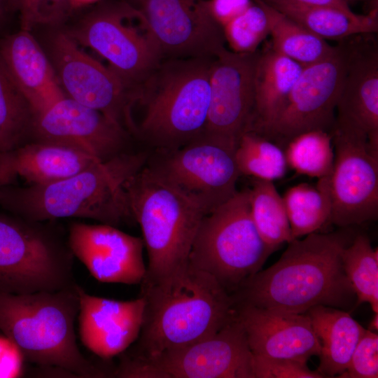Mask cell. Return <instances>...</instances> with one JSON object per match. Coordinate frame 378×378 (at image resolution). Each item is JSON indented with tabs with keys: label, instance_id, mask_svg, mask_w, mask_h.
<instances>
[{
	"label": "cell",
	"instance_id": "obj_19",
	"mask_svg": "<svg viewBox=\"0 0 378 378\" xmlns=\"http://www.w3.org/2000/svg\"><path fill=\"white\" fill-rule=\"evenodd\" d=\"M237 316L253 355L307 363L321 344L307 314L236 305Z\"/></svg>",
	"mask_w": 378,
	"mask_h": 378
},
{
	"label": "cell",
	"instance_id": "obj_36",
	"mask_svg": "<svg viewBox=\"0 0 378 378\" xmlns=\"http://www.w3.org/2000/svg\"><path fill=\"white\" fill-rule=\"evenodd\" d=\"M337 377H378L377 332L365 329L353 351L346 368Z\"/></svg>",
	"mask_w": 378,
	"mask_h": 378
},
{
	"label": "cell",
	"instance_id": "obj_3",
	"mask_svg": "<svg viewBox=\"0 0 378 378\" xmlns=\"http://www.w3.org/2000/svg\"><path fill=\"white\" fill-rule=\"evenodd\" d=\"M146 162L145 153H122L46 185L0 188V206L28 221L88 218L113 226L134 220L124 183Z\"/></svg>",
	"mask_w": 378,
	"mask_h": 378
},
{
	"label": "cell",
	"instance_id": "obj_16",
	"mask_svg": "<svg viewBox=\"0 0 378 378\" xmlns=\"http://www.w3.org/2000/svg\"><path fill=\"white\" fill-rule=\"evenodd\" d=\"M40 141L69 146L101 160L124 153L127 131L96 109L66 94L32 116Z\"/></svg>",
	"mask_w": 378,
	"mask_h": 378
},
{
	"label": "cell",
	"instance_id": "obj_23",
	"mask_svg": "<svg viewBox=\"0 0 378 378\" xmlns=\"http://www.w3.org/2000/svg\"><path fill=\"white\" fill-rule=\"evenodd\" d=\"M0 60L32 115L65 94L50 59L30 31L20 29L2 38Z\"/></svg>",
	"mask_w": 378,
	"mask_h": 378
},
{
	"label": "cell",
	"instance_id": "obj_37",
	"mask_svg": "<svg viewBox=\"0 0 378 378\" xmlns=\"http://www.w3.org/2000/svg\"><path fill=\"white\" fill-rule=\"evenodd\" d=\"M254 378H323L307 363L284 358H272L253 354Z\"/></svg>",
	"mask_w": 378,
	"mask_h": 378
},
{
	"label": "cell",
	"instance_id": "obj_31",
	"mask_svg": "<svg viewBox=\"0 0 378 378\" xmlns=\"http://www.w3.org/2000/svg\"><path fill=\"white\" fill-rule=\"evenodd\" d=\"M235 159L241 174L274 181L282 178L288 164L284 150L267 138L251 131L244 132L237 143Z\"/></svg>",
	"mask_w": 378,
	"mask_h": 378
},
{
	"label": "cell",
	"instance_id": "obj_11",
	"mask_svg": "<svg viewBox=\"0 0 378 378\" xmlns=\"http://www.w3.org/2000/svg\"><path fill=\"white\" fill-rule=\"evenodd\" d=\"M353 43L335 47L328 56L304 66L275 122L263 136L281 147L310 130L331 133Z\"/></svg>",
	"mask_w": 378,
	"mask_h": 378
},
{
	"label": "cell",
	"instance_id": "obj_30",
	"mask_svg": "<svg viewBox=\"0 0 378 378\" xmlns=\"http://www.w3.org/2000/svg\"><path fill=\"white\" fill-rule=\"evenodd\" d=\"M344 272L356 297V306L370 304L378 313V251L372 248L369 237L356 235L342 253Z\"/></svg>",
	"mask_w": 378,
	"mask_h": 378
},
{
	"label": "cell",
	"instance_id": "obj_18",
	"mask_svg": "<svg viewBox=\"0 0 378 378\" xmlns=\"http://www.w3.org/2000/svg\"><path fill=\"white\" fill-rule=\"evenodd\" d=\"M68 245L74 256L99 281L135 285L145 277L143 239L115 226L72 223Z\"/></svg>",
	"mask_w": 378,
	"mask_h": 378
},
{
	"label": "cell",
	"instance_id": "obj_33",
	"mask_svg": "<svg viewBox=\"0 0 378 378\" xmlns=\"http://www.w3.org/2000/svg\"><path fill=\"white\" fill-rule=\"evenodd\" d=\"M31 121L29 104L0 60V152L23 144Z\"/></svg>",
	"mask_w": 378,
	"mask_h": 378
},
{
	"label": "cell",
	"instance_id": "obj_5",
	"mask_svg": "<svg viewBox=\"0 0 378 378\" xmlns=\"http://www.w3.org/2000/svg\"><path fill=\"white\" fill-rule=\"evenodd\" d=\"M124 187L147 250L141 284L156 283L186 267L206 210L150 166L131 175Z\"/></svg>",
	"mask_w": 378,
	"mask_h": 378
},
{
	"label": "cell",
	"instance_id": "obj_24",
	"mask_svg": "<svg viewBox=\"0 0 378 378\" xmlns=\"http://www.w3.org/2000/svg\"><path fill=\"white\" fill-rule=\"evenodd\" d=\"M303 66L271 46L258 53L254 77V106L248 131L263 136L281 112ZM246 131V132H248Z\"/></svg>",
	"mask_w": 378,
	"mask_h": 378
},
{
	"label": "cell",
	"instance_id": "obj_15",
	"mask_svg": "<svg viewBox=\"0 0 378 378\" xmlns=\"http://www.w3.org/2000/svg\"><path fill=\"white\" fill-rule=\"evenodd\" d=\"M122 1L144 16L162 57H214L225 49L206 0Z\"/></svg>",
	"mask_w": 378,
	"mask_h": 378
},
{
	"label": "cell",
	"instance_id": "obj_9",
	"mask_svg": "<svg viewBox=\"0 0 378 378\" xmlns=\"http://www.w3.org/2000/svg\"><path fill=\"white\" fill-rule=\"evenodd\" d=\"M237 313V312H236ZM121 378H254L253 354L236 317L193 344L141 358L122 353L115 368Z\"/></svg>",
	"mask_w": 378,
	"mask_h": 378
},
{
	"label": "cell",
	"instance_id": "obj_20",
	"mask_svg": "<svg viewBox=\"0 0 378 378\" xmlns=\"http://www.w3.org/2000/svg\"><path fill=\"white\" fill-rule=\"evenodd\" d=\"M78 319L83 345L104 360L122 354L139 337L144 299L115 300L88 294L76 284Z\"/></svg>",
	"mask_w": 378,
	"mask_h": 378
},
{
	"label": "cell",
	"instance_id": "obj_27",
	"mask_svg": "<svg viewBox=\"0 0 378 378\" xmlns=\"http://www.w3.org/2000/svg\"><path fill=\"white\" fill-rule=\"evenodd\" d=\"M282 198L293 239L315 232L328 223L331 213L328 176L319 178L316 186L307 183L295 185Z\"/></svg>",
	"mask_w": 378,
	"mask_h": 378
},
{
	"label": "cell",
	"instance_id": "obj_12",
	"mask_svg": "<svg viewBox=\"0 0 378 378\" xmlns=\"http://www.w3.org/2000/svg\"><path fill=\"white\" fill-rule=\"evenodd\" d=\"M334 164L328 176V223L345 227L378 217V150L363 132L335 125L331 132Z\"/></svg>",
	"mask_w": 378,
	"mask_h": 378
},
{
	"label": "cell",
	"instance_id": "obj_41",
	"mask_svg": "<svg viewBox=\"0 0 378 378\" xmlns=\"http://www.w3.org/2000/svg\"><path fill=\"white\" fill-rule=\"evenodd\" d=\"M17 11L13 0H0V30Z\"/></svg>",
	"mask_w": 378,
	"mask_h": 378
},
{
	"label": "cell",
	"instance_id": "obj_34",
	"mask_svg": "<svg viewBox=\"0 0 378 378\" xmlns=\"http://www.w3.org/2000/svg\"><path fill=\"white\" fill-rule=\"evenodd\" d=\"M270 18L263 0H253L244 12L222 29L231 51L252 53L270 33Z\"/></svg>",
	"mask_w": 378,
	"mask_h": 378
},
{
	"label": "cell",
	"instance_id": "obj_28",
	"mask_svg": "<svg viewBox=\"0 0 378 378\" xmlns=\"http://www.w3.org/2000/svg\"><path fill=\"white\" fill-rule=\"evenodd\" d=\"M271 47L279 53L306 66L328 56L335 47L268 4Z\"/></svg>",
	"mask_w": 378,
	"mask_h": 378
},
{
	"label": "cell",
	"instance_id": "obj_14",
	"mask_svg": "<svg viewBox=\"0 0 378 378\" xmlns=\"http://www.w3.org/2000/svg\"><path fill=\"white\" fill-rule=\"evenodd\" d=\"M50 48V61L66 96L101 111L126 130L136 132L131 116L136 90L85 52L66 31L55 34Z\"/></svg>",
	"mask_w": 378,
	"mask_h": 378
},
{
	"label": "cell",
	"instance_id": "obj_25",
	"mask_svg": "<svg viewBox=\"0 0 378 378\" xmlns=\"http://www.w3.org/2000/svg\"><path fill=\"white\" fill-rule=\"evenodd\" d=\"M306 313L321 344L317 371L323 377L340 375L365 329L343 309L316 305Z\"/></svg>",
	"mask_w": 378,
	"mask_h": 378
},
{
	"label": "cell",
	"instance_id": "obj_8",
	"mask_svg": "<svg viewBox=\"0 0 378 378\" xmlns=\"http://www.w3.org/2000/svg\"><path fill=\"white\" fill-rule=\"evenodd\" d=\"M80 8L84 12L66 33L136 90L162 58L144 16L122 0H99Z\"/></svg>",
	"mask_w": 378,
	"mask_h": 378
},
{
	"label": "cell",
	"instance_id": "obj_22",
	"mask_svg": "<svg viewBox=\"0 0 378 378\" xmlns=\"http://www.w3.org/2000/svg\"><path fill=\"white\" fill-rule=\"evenodd\" d=\"M335 124L365 134L378 150V52L374 45L354 44Z\"/></svg>",
	"mask_w": 378,
	"mask_h": 378
},
{
	"label": "cell",
	"instance_id": "obj_42",
	"mask_svg": "<svg viewBox=\"0 0 378 378\" xmlns=\"http://www.w3.org/2000/svg\"><path fill=\"white\" fill-rule=\"evenodd\" d=\"M368 330L377 332L378 330V313H374L372 320L370 321Z\"/></svg>",
	"mask_w": 378,
	"mask_h": 378
},
{
	"label": "cell",
	"instance_id": "obj_29",
	"mask_svg": "<svg viewBox=\"0 0 378 378\" xmlns=\"http://www.w3.org/2000/svg\"><path fill=\"white\" fill-rule=\"evenodd\" d=\"M248 190L251 217L265 244L276 251L294 239L283 198L273 182L254 178Z\"/></svg>",
	"mask_w": 378,
	"mask_h": 378
},
{
	"label": "cell",
	"instance_id": "obj_4",
	"mask_svg": "<svg viewBox=\"0 0 378 378\" xmlns=\"http://www.w3.org/2000/svg\"><path fill=\"white\" fill-rule=\"evenodd\" d=\"M76 284L55 290L14 294L0 291V331L25 360L73 377H113L80 351L75 334L79 310Z\"/></svg>",
	"mask_w": 378,
	"mask_h": 378
},
{
	"label": "cell",
	"instance_id": "obj_32",
	"mask_svg": "<svg viewBox=\"0 0 378 378\" xmlns=\"http://www.w3.org/2000/svg\"><path fill=\"white\" fill-rule=\"evenodd\" d=\"M288 167L299 174L321 178L333 169L334 150L330 133L310 130L291 139L285 146Z\"/></svg>",
	"mask_w": 378,
	"mask_h": 378
},
{
	"label": "cell",
	"instance_id": "obj_40",
	"mask_svg": "<svg viewBox=\"0 0 378 378\" xmlns=\"http://www.w3.org/2000/svg\"><path fill=\"white\" fill-rule=\"evenodd\" d=\"M293 3L304 6H321L337 8L346 11L351 9L346 0H288Z\"/></svg>",
	"mask_w": 378,
	"mask_h": 378
},
{
	"label": "cell",
	"instance_id": "obj_43",
	"mask_svg": "<svg viewBox=\"0 0 378 378\" xmlns=\"http://www.w3.org/2000/svg\"><path fill=\"white\" fill-rule=\"evenodd\" d=\"M364 1V0H346L348 3L352 2V1Z\"/></svg>",
	"mask_w": 378,
	"mask_h": 378
},
{
	"label": "cell",
	"instance_id": "obj_1",
	"mask_svg": "<svg viewBox=\"0 0 378 378\" xmlns=\"http://www.w3.org/2000/svg\"><path fill=\"white\" fill-rule=\"evenodd\" d=\"M352 239L348 232L339 231L315 232L291 240L274 264L232 295L234 305L297 314L316 305L353 308L356 297L342 260Z\"/></svg>",
	"mask_w": 378,
	"mask_h": 378
},
{
	"label": "cell",
	"instance_id": "obj_10",
	"mask_svg": "<svg viewBox=\"0 0 378 378\" xmlns=\"http://www.w3.org/2000/svg\"><path fill=\"white\" fill-rule=\"evenodd\" d=\"M33 223L0 216L1 292L55 291L76 284L69 247Z\"/></svg>",
	"mask_w": 378,
	"mask_h": 378
},
{
	"label": "cell",
	"instance_id": "obj_21",
	"mask_svg": "<svg viewBox=\"0 0 378 378\" xmlns=\"http://www.w3.org/2000/svg\"><path fill=\"white\" fill-rule=\"evenodd\" d=\"M99 158L82 150L51 142L23 144L0 152V188L17 181L24 186L46 185L76 174Z\"/></svg>",
	"mask_w": 378,
	"mask_h": 378
},
{
	"label": "cell",
	"instance_id": "obj_38",
	"mask_svg": "<svg viewBox=\"0 0 378 378\" xmlns=\"http://www.w3.org/2000/svg\"><path fill=\"white\" fill-rule=\"evenodd\" d=\"M24 360L18 347L4 335H0V378L22 375Z\"/></svg>",
	"mask_w": 378,
	"mask_h": 378
},
{
	"label": "cell",
	"instance_id": "obj_35",
	"mask_svg": "<svg viewBox=\"0 0 378 378\" xmlns=\"http://www.w3.org/2000/svg\"><path fill=\"white\" fill-rule=\"evenodd\" d=\"M20 29L31 31L41 27H59L76 11L74 0H13Z\"/></svg>",
	"mask_w": 378,
	"mask_h": 378
},
{
	"label": "cell",
	"instance_id": "obj_39",
	"mask_svg": "<svg viewBox=\"0 0 378 378\" xmlns=\"http://www.w3.org/2000/svg\"><path fill=\"white\" fill-rule=\"evenodd\" d=\"M206 2L211 16L223 28L250 6L253 0H206Z\"/></svg>",
	"mask_w": 378,
	"mask_h": 378
},
{
	"label": "cell",
	"instance_id": "obj_2",
	"mask_svg": "<svg viewBox=\"0 0 378 378\" xmlns=\"http://www.w3.org/2000/svg\"><path fill=\"white\" fill-rule=\"evenodd\" d=\"M143 322L134 348L141 358L181 348L208 337L237 315L234 301L209 274L189 264L156 283L140 284Z\"/></svg>",
	"mask_w": 378,
	"mask_h": 378
},
{
	"label": "cell",
	"instance_id": "obj_17",
	"mask_svg": "<svg viewBox=\"0 0 378 378\" xmlns=\"http://www.w3.org/2000/svg\"><path fill=\"white\" fill-rule=\"evenodd\" d=\"M258 53L226 48L213 57L209 73L210 104L204 133L236 144L248 131L254 106V77Z\"/></svg>",
	"mask_w": 378,
	"mask_h": 378
},
{
	"label": "cell",
	"instance_id": "obj_6",
	"mask_svg": "<svg viewBox=\"0 0 378 378\" xmlns=\"http://www.w3.org/2000/svg\"><path fill=\"white\" fill-rule=\"evenodd\" d=\"M213 57L175 59L159 66L137 88L145 105L137 132L162 152L178 149L201 136L206 126L209 73Z\"/></svg>",
	"mask_w": 378,
	"mask_h": 378
},
{
	"label": "cell",
	"instance_id": "obj_7",
	"mask_svg": "<svg viewBox=\"0 0 378 378\" xmlns=\"http://www.w3.org/2000/svg\"><path fill=\"white\" fill-rule=\"evenodd\" d=\"M274 251L253 223L248 188L204 216L188 264L213 276L232 295L262 270Z\"/></svg>",
	"mask_w": 378,
	"mask_h": 378
},
{
	"label": "cell",
	"instance_id": "obj_13",
	"mask_svg": "<svg viewBox=\"0 0 378 378\" xmlns=\"http://www.w3.org/2000/svg\"><path fill=\"white\" fill-rule=\"evenodd\" d=\"M237 144L203 133L151 167L165 179L197 201L207 212L232 198L238 190Z\"/></svg>",
	"mask_w": 378,
	"mask_h": 378
},
{
	"label": "cell",
	"instance_id": "obj_26",
	"mask_svg": "<svg viewBox=\"0 0 378 378\" xmlns=\"http://www.w3.org/2000/svg\"><path fill=\"white\" fill-rule=\"evenodd\" d=\"M323 39H343L378 30L377 6L360 15L337 8L304 6L288 0H263Z\"/></svg>",
	"mask_w": 378,
	"mask_h": 378
}]
</instances>
